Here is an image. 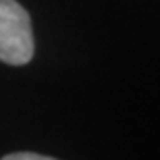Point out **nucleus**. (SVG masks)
I'll return each instance as SVG.
<instances>
[{
	"instance_id": "nucleus-1",
	"label": "nucleus",
	"mask_w": 160,
	"mask_h": 160,
	"mask_svg": "<svg viewBox=\"0 0 160 160\" xmlns=\"http://www.w3.org/2000/svg\"><path fill=\"white\" fill-rule=\"evenodd\" d=\"M33 54L35 41L27 10L18 0H0V62L23 66Z\"/></svg>"
},
{
	"instance_id": "nucleus-2",
	"label": "nucleus",
	"mask_w": 160,
	"mask_h": 160,
	"mask_svg": "<svg viewBox=\"0 0 160 160\" xmlns=\"http://www.w3.org/2000/svg\"><path fill=\"white\" fill-rule=\"evenodd\" d=\"M52 156H44L39 152H12V154H4L2 160H50Z\"/></svg>"
}]
</instances>
